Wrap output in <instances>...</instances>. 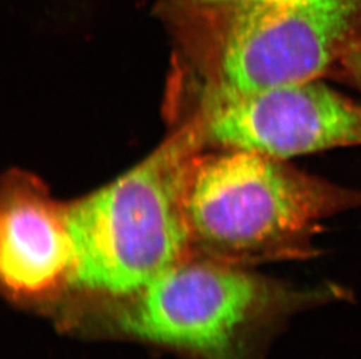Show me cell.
<instances>
[{
	"label": "cell",
	"mask_w": 361,
	"mask_h": 359,
	"mask_svg": "<svg viewBox=\"0 0 361 359\" xmlns=\"http://www.w3.org/2000/svg\"><path fill=\"white\" fill-rule=\"evenodd\" d=\"M198 143L197 130H183L133 170L66 209L74 285L135 295L188 258L186 193Z\"/></svg>",
	"instance_id": "7a4b0ae2"
},
{
	"label": "cell",
	"mask_w": 361,
	"mask_h": 359,
	"mask_svg": "<svg viewBox=\"0 0 361 359\" xmlns=\"http://www.w3.org/2000/svg\"><path fill=\"white\" fill-rule=\"evenodd\" d=\"M177 20L215 41L216 88L252 92L321 80L361 34V0L164 3Z\"/></svg>",
	"instance_id": "277c9868"
},
{
	"label": "cell",
	"mask_w": 361,
	"mask_h": 359,
	"mask_svg": "<svg viewBox=\"0 0 361 359\" xmlns=\"http://www.w3.org/2000/svg\"><path fill=\"white\" fill-rule=\"evenodd\" d=\"M206 131L229 149L273 159L361 146V104L321 80L252 92L215 88Z\"/></svg>",
	"instance_id": "5b68a950"
},
{
	"label": "cell",
	"mask_w": 361,
	"mask_h": 359,
	"mask_svg": "<svg viewBox=\"0 0 361 359\" xmlns=\"http://www.w3.org/2000/svg\"><path fill=\"white\" fill-rule=\"evenodd\" d=\"M358 208L359 190L239 149L195 161L186 193L192 245L241 267L317 256L324 222Z\"/></svg>",
	"instance_id": "6da1fadb"
},
{
	"label": "cell",
	"mask_w": 361,
	"mask_h": 359,
	"mask_svg": "<svg viewBox=\"0 0 361 359\" xmlns=\"http://www.w3.org/2000/svg\"><path fill=\"white\" fill-rule=\"evenodd\" d=\"M334 72L361 92V34L346 48Z\"/></svg>",
	"instance_id": "52a82bcc"
},
{
	"label": "cell",
	"mask_w": 361,
	"mask_h": 359,
	"mask_svg": "<svg viewBox=\"0 0 361 359\" xmlns=\"http://www.w3.org/2000/svg\"><path fill=\"white\" fill-rule=\"evenodd\" d=\"M73 244L66 210L37 190L16 187L4 201L0 270L11 291L35 294L69 275Z\"/></svg>",
	"instance_id": "8992f818"
},
{
	"label": "cell",
	"mask_w": 361,
	"mask_h": 359,
	"mask_svg": "<svg viewBox=\"0 0 361 359\" xmlns=\"http://www.w3.org/2000/svg\"><path fill=\"white\" fill-rule=\"evenodd\" d=\"M346 295L337 285L298 287L241 266L186 258L135 294L120 321L140 339L225 355L252 337L270 335L298 313Z\"/></svg>",
	"instance_id": "3957f363"
},
{
	"label": "cell",
	"mask_w": 361,
	"mask_h": 359,
	"mask_svg": "<svg viewBox=\"0 0 361 359\" xmlns=\"http://www.w3.org/2000/svg\"><path fill=\"white\" fill-rule=\"evenodd\" d=\"M161 1L174 4H224L239 1V0H161Z\"/></svg>",
	"instance_id": "ba28073f"
}]
</instances>
